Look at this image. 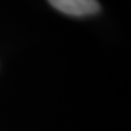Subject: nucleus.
Returning <instances> with one entry per match:
<instances>
[{"mask_svg":"<svg viewBox=\"0 0 131 131\" xmlns=\"http://www.w3.org/2000/svg\"><path fill=\"white\" fill-rule=\"evenodd\" d=\"M51 6L70 16H88L100 10L97 0H47Z\"/></svg>","mask_w":131,"mask_h":131,"instance_id":"f257e3e1","label":"nucleus"}]
</instances>
